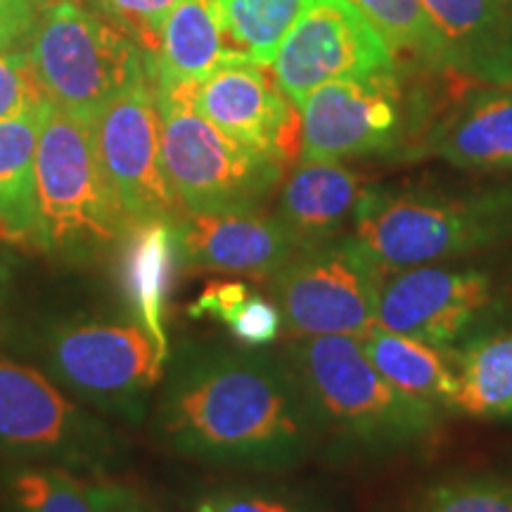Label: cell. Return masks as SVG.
<instances>
[{
  "label": "cell",
  "instance_id": "obj_32",
  "mask_svg": "<svg viewBox=\"0 0 512 512\" xmlns=\"http://www.w3.org/2000/svg\"><path fill=\"white\" fill-rule=\"evenodd\" d=\"M36 17L38 0H0V53L22 48Z\"/></svg>",
  "mask_w": 512,
  "mask_h": 512
},
{
  "label": "cell",
  "instance_id": "obj_24",
  "mask_svg": "<svg viewBox=\"0 0 512 512\" xmlns=\"http://www.w3.org/2000/svg\"><path fill=\"white\" fill-rule=\"evenodd\" d=\"M373 24L399 67L448 74L439 38L420 0H349Z\"/></svg>",
  "mask_w": 512,
  "mask_h": 512
},
{
  "label": "cell",
  "instance_id": "obj_18",
  "mask_svg": "<svg viewBox=\"0 0 512 512\" xmlns=\"http://www.w3.org/2000/svg\"><path fill=\"white\" fill-rule=\"evenodd\" d=\"M366 185L347 164L302 159L280 185L275 219L297 249L325 245L349 233Z\"/></svg>",
  "mask_w": 512,
  "mask_h": 512
},
{
  "label": "cell",
  "instance_id": "obj_15",
  "mask_svg": "<svg viewBox=\"0 0 512 512\" xmlns=\"http://www.w3.org/2000/svg\"><path fill=\"white\" fill-rule=\"evenodd\" d=\"M418 157L475 174H512V83L467 81L441 100Z\"/></svg>",
  "mask_w": 512,
  "mask_h": 512
},
{
  "label": "cell",
  "instance_id": "obj_25",
  "mask_svg": "<svg viewBox=\"0 0 512 512\" xmlns=\"http://www.w3.org/2000/svg\"><path fill=\"white\" fill-rule=\"evenodd\" d=\"M394 512H512V467L434 477L413 489Z\"/></svg>",
  "mask_w": 512,
  "mask_h": 512
},
{
  "label": "cell",
  "instance_id": "obj_12",
  "mask_svg": "<svg viewBox=\"0 0 512 512\" xmlns=\"http://www.w3.org/2000/svg\"><path fill=\"white\" fill-rule=\"evenodd\" d=\"M95 147L128 223L183 214L162 159V117L155 83L126 88L91 121Z\"/></svg>",
  "mask_w": 512,
  "mask_h": 512
},
{
  "label": "cell",
  "instance_id": "obj_35",
  "mask_svg": "<svg viewBox=\"0 0 512 512\" xmlns=\"http://www.w3.org/2000/svg\"><path fill=\"white\" fill-rule=\"evenodd\" d=\"M41 5H48V3H55V0H38Z\"/></svg>",
  "mask_w": 512,
  "mask_h": 512
},
{
  "label": "cell",
  "instance_id": "obj_31",
  "mask_svg": "<svg viewBox=\"0 0 512 512\" xmlns=\"http://www.w3.org/2000/svg\"><path fill=\"white\" fill-rule=\"evenodd\" d=\"M195 512H304L297 503L271 494V491L230 486V489L209 491L195 505Z\"/></svg>",
  "mask_w": 512,
  "mask_h": 512
},
{
  "label": "cell",
  "instance_id": "obj_28",
  "mask_svg": "<svg viewBox=\"0 0 512 512\" xmlns=\"http://www.w3.org/2000/svg\"><path fill=\"white\" fill-rule=\"evenodd\" d=\"M93 3L102 12V17L124 29L155 62L159 34H162L166 17L176 10L181 0H93Z\"/></svg>",
  "mask_w": 512,
  "mask_h": 512
},
{
  "label": "cell",
  "instance_id": "obj_7",
  "mask_svg": "<svg viewBox=\"0 0 512 512\" xmlns=\"http://www.w3.org/2000/svg\"><path fill=\"white\" fill-rule=\"evenodd\" d=\"M162 159L176 200L190 214L261 209L285 166L228 138L192 107V86H157Z\"/></svg>",
  "mask_w": 512,
  "mask_h": 512
},
{
  "label": "cell",
  "instance_id": "obj_19",
  "mask_svg": "<svg viewBox=\"0 0 512 512\" xmlns=\"http://www.w3.org/2000/svg\"><path fill=\"white\" fill-rule=\"evenodd\" d=\"M242 57L249 55L230 38L219 0H181L159 34L155 88H197L211 72Z\"/></svg>",
  "mask_w": 512,
  "mask_h": 512
},
{
  "label": "cell",
  "instance_id": "obj_17",
  "mask_svg": "<svg viewBox=\"0 0 512 512\" xmlns=\"http://www.w3.org/2000/svg\"><path fill=\"white\" fill-rule=\"evenodd\" d=\"M448 74L512 83V0H420Z\"/></svg>",
  "mask_w": 512,
  "mask_h": 512
},
{
  "label": "cell",
  "instance_id": "obj_9",
  "mask_svg": "<svg viewBox=\"0 0 512 512\" xmlns=\"http://www.w3.org/2000/svg\"><path fill=\"white\" fill-rule=\"evenodd\" d=\"M48 373L100 411L140 420L169 354L138 320H67L41 339Z\"/></svg>",
  "mask_w": 512,
  "mask_h": 512
},
{
  "label": "cell",
  "instance_id": "obj_2",
  "mask_svg": "<svg viewBox=\"0 0 512 512\" xmlns=\"http://www.w3.org/2000/svg\"><path fill=\"white\" fill-rule=\"evenodd\" d=\"M285 361L309 408L318 448L339 460H392L439 439L444 408L406 394L368 361L361 339L292 337Z\"/></svg>",
  "mask_w": 512,
  "mask_h": 512
},
{
  "label": "cell",
  "instance_id": "obj_6",
  "mask_svg": "<svg viewBox=\"0 0 512 512\" xmlns=\"http://www.w3.org/2000/svg\"><path fill=\"white\" fill-rule=\"evenodd\" d=\"M24 48L43 98L86 121L126 88L157 79L155 62L124 29L76 0L41 5Z\"/></svg>",
  "mask_w": 512,
  "mask_h": 512
},
{
  "label": "cell",
  "instance_id": "obj_14",
  "mask_svg": "<svg viewBox=\"0 0 512 512\" xmlns=\"http://www.w3.org/2000/svg\"><path fill=\"white\" fill-rule=\"evenodd\" d=\"M266 69L249 57L223 64L195 88L192 107L228 138L287 166L302 150V121Z\"/></svg>",
  "mask_w": 512,
  "mask_h": 512
},
{
  "label": "cell",
  "instance_id": "obj_4",
  "mask_svg": "<svg viewBox=\"0 0 512 512\" xmlns=\"http://www.w3.org/2000/svg\"><path fill=\"white\" fill-rule=\"evenodd\" d=\"M446 74L396 67L337 79L316 88L299 107L302 150L311 162L418 159L422 136L441 105Z\"/></svg>",
  "mask_w": 512,
  "mask_h": 512
},
{
  "label": "cell",
  "instance_id": "obj_20",
  "mask_svg": "<svg viewBox=\"0 0 512 512\" xmlns=\"http://www.w3.org/2000/svg\"><path fill=\"white\" fill-rule=\"evenodd\" d=\"M121 247V280L138 323L150 332L159 349L169 354L164 304L178 261L174 219L133 223Z\"/></svg>",
  "mask_w": 512,
  "mask_h": 512
},
{
  "label": "cell",
  "instance_id": "obj_29",
  "mask_svg": "<svg viewBox=\"0 0 512 512\" xmlns=\"http://www.w3.org/2000/svg\"><path fill=\"white\" fill-rule=\"evenodd\" d=\"M43 98L27 48L0 53V121L41 107Z\"/></svg>",
  "mask_w": 512,
  "mask_h": 512
},
{
  "label": "cell",
  "instance_id": "obj_27",
  "mask_svg": "<svg viewBox=\"0 0 512 512\" xmlns=\"http://www.w3.org/2000/svg\"><path fill=\"white\" fill-rule=\"evenodd\" d=\"M3 496L12 512H98L88 484L64 467H10Z\"/></svg>",
  "mask_w": 512,
  "mask_h": 512
},
{
  "label": "cell",
  "instance_id": "obj_34",
  "mask_svg": "<svg viewBox=\"0 0 512 512\" xmlns=\"http://www.w3.org/2000/svg\"><path fill=\"white\" fill-rule=\"evenodd\" d=\"M93 505L98 512H162L157 505H152L143 494L126 484L117 482H98L88 484Z\"/></svg>",
  "mask_w": 512,
  "mask_h": 512
},
{
  "label": "cell",
  "instance_id": "obj_11",
  "mask_svg": "<svg viewBox=\"0 0 512 512\" xmlns=\"http://www.w3.org/2000/svg\"><path fill=\"white\" fill-rule=\"evenodd\" d=\"M0 451L19 460L98 470L112 463V434L46 375L0 354Z\"/></svg>",
  "mask_w": 512,
  "mask_h": 512
},
{
  "label": "cell",
  "instance_id": "obj_21",
  "mask_svg": "<svg viewBox=\"0 0 512 512\" xmlns=\"http://www.w3.org/2000/svg\"><path fill=\"white\" fill-rule=\"evenodd\" d=\"M46 102L0 121V238L19 245L38 247L36 145Z\"/></svg>",
  "mask_w": 512,
  "mask_h": 512
},
{
  "label": "cell",
  "instance_id": "obj_1",
  "mask_svg": "<svg viewBox=\"0 0 512 512\" xmlns=\"http://www.w3.org/2000/svg\"><path fill=\"white\" fill-rule=\"evenodd\" d=\"M169 361L155 411V432L169 451L207 465L280 472L318 448L285 356L245 344H185Z\"/></svg>",
  "mask_w": 512,
  "mask_h": 512
},
{
  "label": "cell",
  "instance_id": "obj_5",
  "mask_svg": "<svg viewBox=\"0 0 512 512\" xmlns=\"http://www.w3.org/2000/svg\"><path fill=\"white\" fill-rule=\"evenodd\" d=\"M38 249L88 264L126 238L124 209L102 171L91 121L46 102L36 145Z\"/></svg>",
  "mask_w": 512,
  "mask_h": 512
},
{
  "label": "cell",
  "instance_id": "obj_26",
  "mask_svg": "<svg viewBox=\"0 0 512 512\" xmlns=\"http://www.w3.org/2000/svg\"><path fill=\"white\" fill-rule=\"evenodd\" d=\"M230 38L254 62L271 67L280 43L311 0H219Z\"/></svg>",
  "mask_w": 512,
  "mask_h": 512
},
{
  "label": "cell",
  "instance_id": "obj_8",
  "mask_svg": "<svg viewBox=\"0 0 512 512\" xmlns=\"http://www.w3.org/2000/svg\"><path fill=\"white\" fill-rule=\"evenodd\" d=\"M512 285L494 264L472 259L377 271V325L456 349L510 311Z\"/></svg>",
  "mask_w": 512,
  "mask_h": 512
},
{
  "label": "cell",
  "instance_id": "obj_16",
  "mask_svg": "<svg viewBox=\"0 0 512 512\" xmlns=\"http://www.w3.org/2000/svg\"><path fill=\"white\" fill-rule=\"evenodd\" d=\"M176 252L183 266L271 280L297 252L275 214L261 209L190 214L174 219Z\"/></svg>",
  "mask_w": 512,
  "mask_h": 512
},
{
  "label": "cell",
  "instance_id": "obj_10",
  "mask_svg": "<svg viewBox=\"0 0 512 512\" xmlns=\"http://www.w3.org/2000/svg\"><path fill=\"white\" fill-rule=\"evenodd\" d=\"M377 271L351 235L304 247L271 278V297L290 337L363 339L377 328Z\"/></svg>",
  "mask_w": 512,
  "mask_h": 512
},
{
  "label": "cell",
  "instance_id": "obj_33",
  "mask_svg": "<svg viewBox=\"0 0 512 512\" xmlns=\"http://www.w3.org/2000/svg\"><path fill=\"white\" fill-rule=\"evenodd\" d=\"M249 292L252 290H249V285L245 283H235V280H216V283H209L204 287V292L195 299V304L190 306L188 313L192 318L211 316L223 323L228 313L233 311Z\"/></svg>",
  "mask_w": 512,
  "mask_h": 512
},
{
  "label": "cell",
  "instance_id": "obj_23",
  "mask_svg": "<svg viewBox=\"0 0 512 512\" xmlns=\"http://www.w3.org/2000/svg\"><path fill=\"white\" fill-rule=\"evenodd\" d=\"M458 392L453 411L472 418L512 415V323L470 337L453 349Z\"/></svg>",
  "mask_w": 512,
  "mask_h": 512
},
{
  "label": "cell",
  "instance_id": "obj_13",
  "mask_svg": "<svg viewBox=\"0 0 512 512\" xmlns=\"http://www.w3.org/2000/svg\"><path fill=\"white\" fill-rule=\"evenodd\" d=\"M392 67V50L349 0H311L271 64L280 91L297 110L323 83Z\"/></svg>",
  "mask_w": 512,
  "mask_h": 512
},
{
  "label": "cell",
  "instance_id": "obj_3",
  "mask_svg": "<svg viewBox=\"0 0 512 512\" xmlns=\"http://www.w3.org/2000/svg\"><path fill=\"white\" fill-rule=\"evenodd\" d=\"M351 240L375 271L512 247V174L484 181L366 185Z\"/></svg>",
  "mask_w": 512,
  "mask_h": 512
},
{
  "label": "cell",
  "instance_id": "obj_30",
  "mask_svg": "<svg viewBox=\"0 0 512 512\" xmlns=\"http://www.w3.org/2000/svg\"><path fill=\"white\" fill-rule=\"evenodd\" d=\"M223 323L235 339L245 347H268L283 332V316L273 299L249 292L242 302L228 313Z\"/></svg>",
  "mask_w": 512,
  "mask_h": 512
},
{
  "label": "cell",
  "instance_id": "obj_22",
  "mask_svg": "<svg viewBox=\"0 0 512 512\" xmlns=\"http://www.w3.org/2000/svg\"><path fill=\"white\" fill-rule=\"evenodd\" d=\"M368 361L406 394L453 411L458 392L453 349L434 347L422 339L389 332L377 325L361 339Z\"/></svg>",
  "mask_w": 512,
  "mask_h": 512
}]
</instances>
